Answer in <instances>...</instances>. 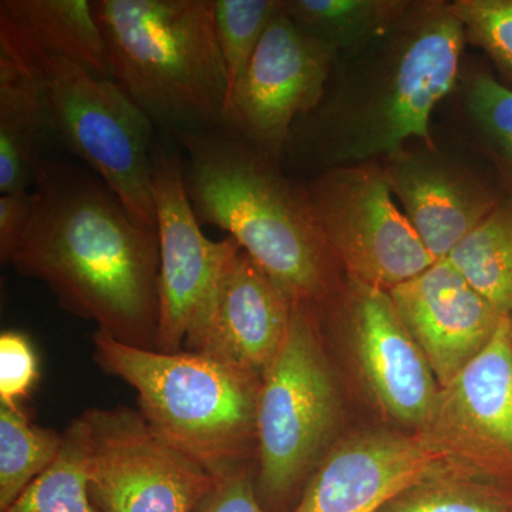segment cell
Returning a JSON list of instances; mask_svg holds the SVG:
<instances>
[{
    "label": "cell",
    "mask_w": 512,
    "mask_h": 512,
    "mask_svg": "<svg viewBox=\"0 0 512 512\" xmlns=\"http://www.w3.org/2000/svg\"><path fill=\"white\" fill-rule=\"evenodd\" d=\"M29 224L8 259L64 311L134 348L156 350L160 239L93 171L42 161Z\"/></svg>",
    "instance_id": "6da1fadb"
},
{
    "label": "cell",
    "mask_w": 512,
    "mask_h": 512,
    "mask_svg": "<svg viewBox=\"0 0 512 512\" xmlns=\"http://www.w3.org/2000/svg\"><path fill=\"white\" fill-rule=\"evenodd\" d=\"M466 36L446 0H410L392 28L336 57L318 106L296 121L285 158L316 173L433 146L431 116L456 89Z\"/></svg>",
    "instance_id": "7a4b0ae2"
},
{
    "label": "cell",
    "mask_w": 512,
    "mask_h": 512,
    "mask_svg": "<svg viewBox=\"0 0 512 512\" xmlns=\"http://www.w3.org/2000/svg\"><path fill=\"white\" fill-rule=\"evenodd\" d=\"M174 138L187 156L185 190L198 222L227 231L292 303L325 301L340 262L315 220L306 185L222 126Z\"/></svg>",
    "instance_id": "3957f363"
},
{
    "label": "cell",
    "mask_w": 512,
    "mask_h": 512,
    "mask_svg": "<svg viewBox=\"0 0 512 512\" xmlns=\"http://www.w3.org/2000/svg\"><path fill=\"white\" fill-rule=\"evenodd\" d=\"M111 80L168 133L221 124L228 74L214 0H93Z\"/></svg>",
    "instance_id": "277c9868"
},
{
    "label": "cell",
    "mask_w": 512,
    "mask_h": 512,
    "mask_svg": "<svg viewBox=\"0 0 512 512\" xmlns=\"http://www.w3.org/2000/svg\"><path fill=\"white\" fill-rule=\"evenodd\" d=\"M93 349L101 372L137 393L148 426L212 477L255 468L261 379L191 350L134 348L100 332Z\"/></svg>",
    "instance_id": "5b68a950"
},
{
    "label": "cell",
    "mask_w": 512,
    "mask_h": 512,
    "mask_svg": "<svg viewBox=\"0 0 512 512\" xmlns=\"http://www.w3.org/2000/svg\"><path fill=\"white\" fill-rule=\"evenodd\" d=\"M313 308L292 303L284 346L259 387L255 491L271 512L298 503L338 420V392Z\"/></svg>",
    "instance_id": "8992f818"
},
{
    "label": "cell",
    "mask_w": 512,
    "mask_h": 512,
    "mask_svg": "<svg viewBox=\"0 0 512 512\" xmlns=\"http://www.w3.org/2000/svg\"><path fill=\"white\" fill-rule=\"evenodd\" d=\"M30 69L40 74L45 86L50 131L140 224L157 229L153 121L119 84L62 57H47Z\"/></svg>",
    "instance_id": "52a82bcc"
},
{
    "label": "cell",
    "mask_w": 512,
    "mask_h": 512,
    "mask_svg": "<svg viewBox=\"0 0 512 512\" xmlns=\"http://www.w3.org/2000/svg\"><path fill=\"white\" fill-rule=\"evenodd\" d=\"M306 192L349 278L389 292L436 264L394 201L380 160L320 171Z\"/></svg>",
    "instance_id": "ba28073f"
},
{
    "label": "cell",
    "mask_w": 512,
    "mask_h": 512,
    "mask_svg": "<svg viewBox=\"0 0 512 512\" xmlns=\"http://www.w3.org/2000/svg\"><path fill=\"white\" fill-rule=\"evenodd\" d=\"M79 419L90 497L101 512H195L214 487L215 478L161 439L140 410L92 407Z\"/></svg>",
    "instance_id": "9c48e42d"
},
{
    "label": "cell",
    "mask_w": 512,
    "mask_h": 512,
    "mask_svg": "<svg viewBox=\"0 0 512 512\" xmlns=\"http://www.w3.org/2000/svg\"><path fill=\"white\" fill-rule=\"evenodd\" d=\"M336 57L284 10L229 89L220 126L282 163L296 121L322 100Z\"/></svg>",
    "instance_id": "30bf717a"
},
{
    "label": "cell",
    "mask_w": 512,
    "mask_h": 512,
    "mask_svg": "<svg viewBox=\"0 0 512 512\" xmlns=\"http://www.w3.org/2000/svg\"><path fill=\"white\" fill-rule=\"evenodd\" d=\"M153 192L160 239V318L156 350L181 352L210 309L234 238L212 241L201 231L184 183L183 157L154 147Z\"/></svg>",
    "instance_id": "8fae6325"
},
{
    "label": "cell",
    "mask_w": 512,
    "mask_h": 512,
    "mask_svg": "<svg viewBox=\"0 0 512 512\" xmlns=\"http://www.w3.org/2000/svg\"><path fill=\"white\" fill-rule=\"evenodd\" d=\"M421 436L477 470L512 471V318L446 387Z\"/></svg>",
    "instance_id": "7c38bea8"
},
{
    "label": "cell",
    "mask_w": 512,
    "mask_h": 512,
    "mask_svg": "<svg viewBox=\"0 0 512 512\" xmlns=\"http://www.w3.org/2000/svg\"><path fill=\"white\" fill-rule=\"evenodd\" d=\"M414 143L380 163L407 220L440 261L497 207L504 191L460 154Z\"/></svg>",
    "instance_id": "4fadbf2b"
},
{
    "label": "cell",
    "mask_w": 512,
    "mask_h": 512,
    "mask_svg": "<svg viewBox=\"0 0 512 512\" xmlns=\"http://www.w3.org/2000/svg\"><path fill=\"white\" fill-rule=\"evenodd\" d=\"M456 463L423 436L369 434L329 453L291 512H379L397 495Z\"/></svg>",
    "instance_id": "5bb4252c"
},
{
    "label": "cell",
    "mask_w": 512,
    "mask_h": 512,
    "mask_svg": "<svg viewBox=\"0 0 512 512\" xmlns=\"http://www.w3.org/2000/svg\"><path fill=\"white\" fill-rule=\"evenodd\" d=\"M292 302L239 248L225 265L210 309L185 349L262 380L281 352Z\"/></svg>",
    "instance_id": "9a60e30c"
},
{
    "label": "cell",
    "mask_w": 512,
    "mask_h": 512,
    "mask_svg": "<svg viewBox=\"0 0 512 512\" xmlns=\"http://www.w3.org/2000/svg\"><path fill=\"white\" fill-rule=\"evenodd\" d=\"M440 389L487 346L501 315L447 259L389 291Z\"/></svg>",
    "instance_id": "2e32d148"
},
{
    "label": "cell",
    "mask_w": 512,
    "mask_h": 512,
    "mask_svg": "<svg viewBox=\"0 0 512 512\" xmlns=\"http://www.w3.org/2000/svg\"><path fill=\"white\" fill-rule=\"evenodd\" d=\"M349 282L346 313L363 376L390 416L424 427L440 394L429 360L404 326L389 292L352 278Z\"/></svg>",
    "instance_id": "e0dca14e"
},
{
    "label": "cell",
    "mask_w": 512,
    "mask_h": 512,
    "mask_svg": "<svg viewBox=\"0 0 512 512\" xmlns=\"http://www.w3.org/2000/svg\"><path fill=\"white\" fill-rule=\"evenodd\" d=\"M0 53L28 67L62 57L111 80L109 50L90 0H2Z\"/></svg>",
    "instance_id": "ac0fdd59"
},
{
    "label": "cell",
    "mask_w": 512,
    "mask_h": 512,
    "mask_svg": "<svg viewBox=\"0 0 512 512\" xmlns=\"http://www.w3.org/2000/svg\"><path fill=\"white\" fill-rule=\"evenodd\" d=\"M50 131L42 77L0 53V192L30 191Z\"/></svg>",
    "instance_id": "d6986e66"
},
{
    "label": "cell",
    "mask_w": 512,
    "mask_h": 512,
    "mask_svg": "<svg viewBox=\"0 0 512 512\" xmlns=\"http://www.w3.org/2000/svg\"><path fill=\"white\" fill-rule=\"evenodd\" d=\"M457 114L474 150L485 158L504 194L512 195V89L487 67L466 64L456 89Z\"/></svg>",
    "instance_id": "ffe728a7"
},
{
    "label": "cell",
    "mask_w": 512,
    "mask_h": 512,
    "mask_svg": "<svg viewBox=\"0 0 512 512\" xmlns=\"http://www.w3.org/2000/svg\"><path fill=\"white\" fill-rule=\"evenodd\" d=\"M410 0H285L289 19L336 55L363 49L384 35Z\"/></svg>",
    "instance_id": "44dd1931"
},
{
    "label": "cell",
    "mask_w": 512,
    "mask_h": 512,
    "mask_svg": "<svg viewBox=\"0 0 512 512\" xmlns=\"http://www.w3.org/2000/svg\"><path fill=\"white\" fill-rule=\"evenodd\" d=\"M446 259L501 315L512 318V195L504 194Z\"/></svg>",
    "instance_id": "7402d4cb"
},
{
    "label": "cell",
    "mask_w": 512,
    "mask_h": 512,
    "mask_svg": "<svg viewBox=\"0 0 512 512\" xmlns=\"http://www.w3.org/2000/svg\"><path fill=\"white\" fill-rule=\"evenodd\" d=\"M63 434L35 426L20 409L0 403V512L55 463Z\"/></svg>",
    "instance_id": "603a6c76"
},
{
    "label": "cell",
    "mask_w": 512,
    "mask_h": 512,
    "mask_svg": "<svg viewBox=\"0 0 512 512\" xmlns=\"http://www.w3.org/2000/svg\"><path fill=\"white\" fill-rule=\"evenodd\" d=\"M2 512H97L89 491L79 417L63 431L59 457Z\"/></svg>",
    "instance_id": "cb8c5ba5"
},
{
    "label": "cell",
    "mask_w": 512,
    "mask_h": 512,
    "mask_svg": "<svg viewBox=\"0 0 512 512\" xmlns=\"http://www.w3.org/2000/svg\"><path fill=\"white\" fill-rule=\"evenodd\" d=\"M476 471L447 468L397 495L379 512H512V491L481 480Z\"/></svg>",
    "instance_id": "d4e9b609"
},
{
    "label": "cell",
    "mask_w": 512,
    "mask_h": 512,
    "mask_svg": "<svg viewBox=\"0 0 512 512\" xmlns=\"http://www.w3.org/2000/svg\"><path fill=\"white\" fill-rule=\"evenodd\" d=\"M284 10L285 0H214L215 32L229 89L247 69L266 30Z\"/></svg>",
    "instance_id": "484cf974"
},
{
    "label": "cell",
    "mask_w": 512,
    "mask_h": 512,
    "mask_svg": "<svg viewBox=\"0 0 512 512\" xmlns=\"http://www.w3.org/2000/svg\"><path fill=\"white\" fill-rule=\"evenodd\" d=\"M450 12L468 45L484 52L495 77L512 89V0H453Z\"/></svg>",
    "instance_id": "4316f807"
},
{
    "label": "cell",
    "mask_w": 512,
    "mask_h": 512,
    "mask_svg": "<svg viewBox=\"0 0 512 512\" xmlns=\"http://www.w3.org/2000/svg\"><path fill=\"white\" fill-rule=\"evenodd\" d=\"M39 380L35 348L25 333L6 330L0 335V403L20 406Z\"/></svg>",
    "instance_id": "83f0119b"
},
{
    "label": "cell",
    "mask_w": 512,
    "mask_h": 512,
    "mask_svg": "<svg viewBox=\"0 0 512 512\" xmlns=\"http://www.w3.org/2000/svg\"><path fill=\"white\" fill-rule=\"evenodd\" d=\"M195 512H271L259 503L255 468L215 478L214 487Z\"/></svg>",
    "instance_id": "f1b7e54d"
},
{
    "label": "cell",
    "mask_w": 512,
    "mask_h": 512,
    "mask_svg": "<svg viewBox=\"0 0 512 512\" xmlns=\"http://www.w3.org/2000/svg\"><path fill=\"white\" fill-rule=\"evenodd\" d=\"M32 190L10 192L0 197V259L8 264L13 248L22 238L32 214Z\"/></svg>",
    "instance_id": "f546056e"
}]
</instances>
